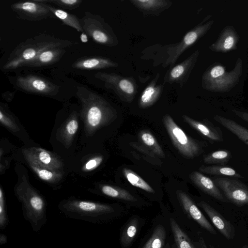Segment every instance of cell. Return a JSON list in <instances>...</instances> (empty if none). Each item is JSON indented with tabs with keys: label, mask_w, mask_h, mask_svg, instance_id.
<instances>
[{
	"label": "cell",
	"mask_w": 248,
	"mask_h": 248,
	"mask_svg": "<svg viewBox=\"0 0 248 248\" xmlns=\"http://www.w3.org/2000/svg\"><path fill=\"white\" fill-rule=\"evenodd\" d=\"M16 147L5 139L1 140L0 147V175L3 174L9 169L12 160L16 157V154L8 155L10 153L15 152Z\"/></svg>",
	"instance_id": "cell-30"
},
{
	"label": "cell",
	"mask_w": 248,
	"mask_h": 248,
	"mask_svg": "<svg viewBox=\"0 0 248 248\" xmlns=\"http://www.w3.org/2000/svg\"><path fill=\"white\" fill-rule=\"evenodd\" d=\"M8 242L7 236L3 233H0V245H2L6 244Z\"/></svg>",
	"instance_id": "cell-42"
},
{
	"label": "cell",
	"mask_w": 248,
	"mask_h": 248,
	"mask_svg": "<svg viewBox=\"0 0 248 248\" xmlns=\"http://www.w3.org/2000/svg\"><path fill=\"white\" fill-rule=\"evenodd\" d=\"M199 55V50H197L184 61L170 68L164 77L163 84L175 83L182 87L187 81Z\"/></svg>",
	"instance_id": "cell-16"
},
{
	"label": "cell",
	"mask_w": 248,
	"mask_h": 248,
	"mask_svg": "<svg viewBox=\"0 0 248 248\" xmlns=\"http://www.w3.org/2000/svg\"><path fill=\"white\" fill-rule=\"evenodd\" d=\"M213 24V20L205 23L204 20L187 32L178 43L149 46L142 51L140 59L152 60L154 66L161 65L163 68L169 66L170 68L174 66L179 57L203 36Z\"/></svg>",
	"instance_id": "cell-4"
},
{
	"label": "cell",
	"mask_w": 248,
	"mask_h": 248,
	"mask_svg": "<svg viewBox=\"0 0 248 248\" xmlns=\"http://www.w3.org/2000/svg\"><path fill=\"white\" fill-rule=\"evenodd\" d=\"M21 152L25 160L55 171L65 173L64 160L54 152L38 146H25L22 148Z\"/></svg>",
	"instance_id": "cell-11"
},
{
	"label": "cell",
	"mask_w": 248,
	"mask_h": 248,
	"mask_svg": "<svg viewBox=\"0 0 248 248\" xmlns=\"http://www.w3.org/2000/svg\"><path fill=\"white\" fill-rule=\"evenodd\" d=\"M79 20L83 31L96 43L109 47L119 44L112 27L101 16L86 12Z\"/></svg>",
	"instance_id": "cell-8"
},
{
	"label": "cell",
	"mask_w": 248,
	"mask_h": 248,
	"mask_svg": "<svg viewBox=\"0 0 248 248\" xmlns=\"http://www.w3.org/2000/svg\"><path fill=\"white\" fill-rule=\"evenodd\" d=\"M65 52V49L62 48L45 50L32 61L26 63L24 67H38L53 64L59 61Z\"/></svg>",
	"instance_id": "cell-25"
},
{
	"label": "cell",
	"mask_w": 248,
	"mask_h": 248,
	"mask_svg": "<svg viewBox=\"0 0 248 248\" xmlns=\"http://www.w3.org/2000/svg\"><path fill=\"white\" fill-rule=\"evenodd\" d=\"M75 44L71 41L40 33L17 45L10 53L3 66V69L9 71L24 67L26 63L32 61L45 50L54 48H64Z\"/></svg>",
	"instance_id": "cell-5"
},
{
	"label": "cell",
	"mask_w": 248,
	"mask_h": 248,
	"mask_svg": "<svg viewBox=\"0 0 248 248\" xmlns=\"http://www.w3.org/2000/svg\"><path fill=\"white\" fill-rule=\"evenodd\" d=\"M44 3L54 16L60 19L63 24L75 29L78 32H83L79 18L75 15L70 14L61 9L56 8L48 3Z\"/></svg>",
	"instance_id": "cell-29"
},
{
	"label": "cell",
	"mask_w": 248,
	"mask_h": 248,
	"mask_svg": "<svg viewBox=\"0 0 248 248\" xmlns=\"http://www.w3.org/2000/svg\"><path fill=\"white\" fill-rule=\"evenodd\" d=\"M139 136L141 141L150 150L160 157H165V154L162 149L158 143L155 137L151 133L146 131H142Z\"/></svg>",
	"instance_id": "cell-35"
},
{
	"label": "cell",
	"mask_w": 248,
	"mask_h": 248,
	"mask_svg": "<svg viewBox=\"0 0 248 248\" xmlns=\"http://www.w3.org/2000/svg\"><path fill=\"white\" fill-rule=\"evenodd\" d=\"M214 182L228 201L238 206L248 205V186L238 180L215 178Z\"/></svg>",
	"instance_id": "cell-13"
},
{
	"label": "cell",
	"mask_w": 248,
	"mask_h": 248,
	"mask_svg": "<svg viewBox=\"0 0 248 248\" xmlns=\"http://www.w3.org/2000/svg\"><path fill=\"white\" fill-rule=\"evenodd\" d=\"M80 123L79 106L75 104H65L56 115L49 141L64 160L76 153Z\"/></svg>",
	"instance_id": "cell-3"
},
{
	"label": "cell",
	"mask_w": 248,
	"mask_h": 248,
	"mask_svg": "<svg viewBox=\"0 0 248 248\" xmlns=\"http://www.w3.org/2000/svg\"><path fill=\"white\" fill-rule=\"evenodd\" d=\"M170 224L177 248H197L176 221L170 218Z\"/></svg>",
	"instance_id": "cell-31"
},
{
	"label": "cell",
	"mask_w": 248,
	"mask_h": 248,
	"mask_svg": "<svg viewBox=\"0 0 248 248\" xmlns=\"http://www.w3.org/2000/svg\"><path fill=\"white\" fill-rule=\"evenodd\" d=\"M238 39L234 28L231 26H226L222 31L217 40L209 48L215 52H227L236 48Z\"/></svg>",
	"instance_id": "cell-20"
},
{
	"label": "cell",
	"mask_w": 248,
	"mask_h": 248,
	"mask_svg": "<svg viewBox=\"0 0 248 248\" xmlns=\"http://www.w3.org/2000/svg\"><path fill=\"white\" fill-rule=\"evenodd\" d=\"M201 248H207V246L206 245V244L205 243V241H204L202 237H201L199 240ZM211 248H215L214 246H211Z\"/></svg>",
	"instance_id": "cell-44"
},
{
	"label": "cell",
	"mask_w": 248,
	"mask_h": 248,
	"mask_svg": "<svg viewBox=\"0 0 248 248\" xmlns=\"http://www.w3.org/2000/svg\"><path fill=\"white\" fill-rule=\"evenodd\" d=\"M160 74L157 73L142 92L139 102L140 108H145L152 106L160 96L164 85L157 83Z\"/></svg>",
	"instance_id": "cell-24"
},
{
	"label": "cell",
	"mask_w": 248,
	"mask_h": 248,
	"mask_svg": "<svg viewBox=\"0 0 248 248\" xmlns=\"http://www.w3.org/2000/svg\"><path fill=\"white\" fill-rule=\"evenodd\" d=\"M15 85L19 90L23 92L46 96H55L60 92L59 86L34 75L17 77Z\"/></svg>",
	"instance_id": "cell-12"
},
{
	"label": "cell",
	"mask_w": 248,
	"mask_h": 248,
	"mask_svg": "<svg viewBox=\"0 0 248 248\" xmlns=\"http://www.w3.org/2000/svg\"><path fill=\"white\" fill-rule=\"evenodd\" d=\"M11 8L18 18L27 21H37L55 16L39 0L17 2Z\"/></svg>",
	"instance_id": "cell-14"
},
{
	"label": "cell",
	"mask_w": 248,
	"mask_h": 248,
	"mask_svg": "<svg viewBox=\"0 0 248 248\" xmlns=\"http://www.w3.org/2000/svg\"><path fill=\"white\" fill-rule=\"evenodd\" d=\"M15 92H11L9 91L5 92L1 94V97L7 102H11L15 96Z\"/></svg>",
	"instance_id": "cell-41"
},
{
	"label": "cell",
	"mask_w": 248,
	"mask_h": 248,
	"mask_svg": "<svg viewBox=\"0 0 248 248\" xmlns=\"http://www.w3.org/2000/svg\"><path fill=\"white\" fill-rule=\"evenodd\" d=\"M89 191L93 193L100 192L105 196L112 198L132 202L137 201L136 198L127 190L108 185H101L94 190L89 189Z\"/></svg>",
	"instance_id": "cell-28"
},
{
	"label": "cell",
	"mask_w": 248,
	"mask_h": 248,
	"mask_svg": "<svg viewBox=\"0 0 248 248\" xmlns=\"http://www.w3.org/2000/svg\"><path fill=\"white\" fill-rule=\"evenodd\" d=\"M144 16H158L169 9L172 2L169 0H130Z\"/></svg>",
	"instance_id": "cell-21"
},
{
	"label": "cell",
	"mask_w": 248,
	"mask_h": 248,
	"mask_svg": "<svg viewBox=\"0 0 248 248\" xmlns=\"http://www.w3.org/2000/svg\"><path fill=\"white\" fill-rule=\"evenodd\" d=\"M183 120L192 128L203 136L213 142H221L224 141L221 129L207 120L198 121L190 117L183 115Z\"/></svg>",
	"instance_id": "cell-18"
},
{
	"label": "cell",
	"mask_w": 248,
	"mask_h": 248,
	"mask_svg": "<svg viewBox=\"0 0 248 248\" xmlns=\"http://www.w3.org/2000/svg\"><path fill=\"white\" fill-rule=\"evenodd\" d=\"M76 94L80 104V144H93L101 130L115 119V109L105 98L86 86H77Z\"/></svg>",
	"instance_id": "cell-1"
},
{
	"label": "cell",
	"mask_w": 248,
	"mask_h": 248,
	"mask_svg": "<svg viewBox=\"0 0 248 248\" xmlns=\"http://www.w3.org/2000/svg\"></svg>",
	"instance_id": "cell-46"
},
{
	"label": "cell",
	"mask_w": 248,
	"mask_h": 248,
	"mask_svg": "<svg viewBox=\"0 0 248 248\" xmlns=\"http://www.w3.org/2000/svg\"><path fill=\"white\" fill-rule=\"evenodd\" d=\"M118 63L109 58L101 57H82L75 62L72 65L74 68L97 70L108 68L118 67Z\"/></svg>",
	"instance_id": "cell-23"
},
{
	"label": "cell",
	"mask_w": 248,
	"mask_h": 248,
	"mask_svg": "<svg viewBox=\"0 0 248 248\" xmlns=\"http://www.w3.org/2000/svg\"><path fill=\"white\" fill-rule=\"evenodd\" d=\"M231 152L227 150H219L206 155L203 162L207 165L221 164L228 163L232 158Z\"/></svg>",
	"instance_id": "cell-33"
},
{
	"label": "cell",
	"mask_w": 248,
	"mask_h": 248,
	"mask_svg": "<svg viewBox=\"0 0 248 248\" xmlns=\"http://www.w3.org/2000/svg\"><path fill=\"white\" fill-rule=\"evenodd\" d=\"M58 209L67 218L93 223L103 222L115 212L110 204L83 200L74 196L61 201Z\"/></svg>",
	"instance_id": "cell-6"
},
{
	"label": "cell",
	"mask_w": 248,
	"mask_h": 248,
	"mask_svg": "<svg viewBox=\"0 0 248 248\" xmlns=\"http://www.w3.org/2000/svg\"><path fill=\"white\" fill-rule=\"evenodd\" d=\"M123 173L127 181L133 186L150 193H155L152 187L139 175L127 168L123 169Z\"/></svg>",
	"instance_id": "cell-34"
},
{
	"label": "cell",
	"mask_w": 248,
	"mask_h": 248,
	"mask_svg": "<svg viewBox=\"0 0 248 248\" xmlns=\"http://www.w3.org/2000/svg\"><path fill=\"white\" fill-rule=\"evenodd\" d=\"M80 40L81 42L84 43H87L88 41L87 34L84 31L81 32V34L80 35Z\"/></svg>",
	"instance_id": "cell-43"
},
{
	"label": "cell",
	"mask_w": 248,
	"mask_h": 248,
	"mask_svg": "<svg viewBox=\"0 0 248 248\" xmlns=\"http://www.w3.org/2000/svg\"><path fill=\"white\" fill-rule=\"evenodd\" d=\"M199 170L202 172L210 175L244 178V176L235 170L229 167L217 165L209 166L202 165L199 168Z\"/></svg>",
	"instance_id": "cell-32"
},
{
	"label": "cell",
	"mask_w": 248,
	"mask_h": 248,
	"mask_svg": "<svg viewBox=\"0 0 248 248\" xmlns=\"http://www.w3.org/2000/svg\"><path fill=\"white\" fill-rule=\"evenodd\" d=\"M242 248H248V247L245 246H243Z\"/></svg>",
	"instance_id": "cell-45"
},
{
	"label": "cell",
	"mask_w": 248,
	"mask_h": 248,
	"mask_svg": "<svg viewBox=\"0 0 248 248\" xmlns=\"http://www.w3.org/2000/svg\"><path fill=\"white\" fill-rule=\"evenodd\" d=\"M243 71L240 58L236 62L233 69L226 72L225 67L217 64L208 68L202 78V86L205 90L215 92H227L239 82Z\"/></svg>",
	"instance_id": "cell-7"
},
{
	"label": "cell",
	"mask_w": 248,
	"mask_h": 248,
	"mask_svg": "<svg viewBox=\"0 0 248 248\" xmlns=\"http://www.w3.org/2000/svg\"><path fill=\"white\" fill-rule=\"evenodd\" d=\"M0 123L11 134L23 142L26 146H37L19 119L9 109L7 105L2 102H0Z\"/></svg>",
	"instance_id": "cell-15"
},
{
	"label": "cell",
	"mask_w": 248,
	"mask_h": 248,
	"mask_svg": "<svg viewBox=\"0 0 248 248\" xmlns=\"http://www.w3.org/2000/svg\"><path fill=\"white\" fill-rule=\"evenodd\" d=\"M189 178L194 184L207 194L221 202L227 200L214 180L197 171H192Z\"/></svg>",
	"instance_id": "cell-22"
},
{
	"label": "cell",
	"mask_w": 248,
	"mask_h": 248,
	"mask_svg": "<svg viewBox=\"0 0 248 248\" xmlns=\"http://www.w3.org/2000/svg\"><path fill=\"white\" fill-rule=\"evenodd\" d=\"M94 77L103 82L106 88L112 91L121 100L130 103L134 99L138 86L133 77L102 72L95 73Z\"/></svg>",
	"instance_id": "cell-10"
},
{
	"label": "cell",
	"mask_w": 248,
	"mask_h": 248,
	"mask_svg": "<svg viewBox=\"0 0 248 248\" xmlns=\"http://www.w3.org/2000/svg\"><path fill=\"white\" fill-rule=\"evenodd\" d=\"M163 120L173 144L183 156L193 158L203 152L205 143L199 142L187 136L170 115H165Z\"/></svg>",
	"instance_id": "cell-9"
},
{
	"label": "cell",
	"mask_w": 248,
	"mask_h": 248,
	"mask_svg": "<svg viewBox=\"0 0 248 248\" xmlns=\"http://www.w3.org/2000/svg\"><path fill=\"white\" fill-rule=\"evenodd\" d=\"M214 119L248 145V129L232 120L219 115H215Z\"/></svg>",
	"instance_id": "cell-27"
},
{
	"label": "cell",
	"mask_w": 248,
	"mask_h": 248,
	"mask_svg": "<svg viewBox=\"0 0 248 248\" xmlns=\"http://www.w3.org/2000/svg\"><path fill=\"white\" fill-rule=\"evenodd\" d=\"M15 170L17 179L14 194L21 204L23 218L34 232H38L47 222L46 201L31 184L28 171L20 162L16 163Z\"/></svg>",
	"instance_id": "cell-2"
},
{
	"label": "cell",
	"mask_w": 248,
	"mask_h": 248,
	"mask_svg": "<svg viewBox=\"0 0 248 248\" xmlns=\"http://www.w3.org/2000/svg\"><path fill=\"white\" fill-rule=\"evenodd\" d=\"M176 195L183 208L190 217L211 234H217L213 226L187 194L182 190H177Z\"/></svg>",
	"instance_id": "cell-17"
},
{
	"label": "cell",
	"mask_w": 248,
	"mask_h": 248,
	"mask_svg": "<svg viewBox=\"0 0 248 248\" xmlns=\"http://www.w3.org/2000/svg\"><path fill=\"white\" fill-rule=\"evenodd\" d=\"M198 204L204 211L214 225L226 239L231 240L233 238L234 228L229 221L205 202L201 201Z\"/></svg>",
	"instance_id": "cell-19"
},
{
	"label": "cell",
	"mask_w": 248,
	"mask_h": 248,
	"mask_svg": "<svg viewBox=\"0 0 248 248\" xmlns=\"http://www.w3.org/2000/svg\"><path fill=\"white\" fill-rule=\"evenodd\" d=\"M232 111L236 116L248 123V112L236 109H233Z\"/></svg>",
	"instance_id": "cell-40"
},
{
	"label": "cell",
	"mask_w": 248,
	"mask_h": 248,
	"mask_svg": "<svg viewBox=\"0 0 248 248\" xmlns=\"http://www.w3.org/2000/svg\"><path fill=\"white\" fill-rule=\"evenodd\" d=\"M31 170L41 180L52 185H58L62 183L65 173L55 171L42 167L29 161L25 160Z\"/></svg>",
	"instance_id": "cell-26"
},
{
	"label": "cell",
	"mask_w": 248,
	"mask_h": 248,
	"mask_svg": "<svg viewBox=\"0 0 248 248\" xmlns=\"http://www.w3.org/2000/svg\"><path fill=\"white\" fill-rule=\"evenodd\" d=\"M166 234L164 228L161 225L157 226L142 248H162L165 244Z\"/></svg>",
	"instance_id": "cell-36"
},
{
	"label": "cell",
	"mask_w": 248,
	"mask_h": 248,
	"mask_svg": "<svg viewBox=\"0 0 248 248\" xmlns=\"http://www.w3.org/2000/svg\"><path fill=\"white\" fill-rule=\"evenodd\" d=\"M40 1L47 3H52L58 7L66 10H74L78 7L82 3V0H39Z\"/></svg>",
	"instance_id": "cell-38"
},
{
	"label": "cell",
	"mask_w": 248,
	"mask_h": 248,
	"mask_svg": "<svg viewBox=\"0 0 248 248\" xmlns=\"http://www.w3.org/2000/svg\"><path fill=\"white\" fill-rule=\"evenodd\" d=\"M9 221L4 191L0 186V229L5 230L8 226Z\"/></svg>",
	"instance_id": "cell-37"
},
{
	"label": "cell",
	"mask_w": 248,
	"mask_h": 248,
	"mask_svg": "<svg viewBox=\"0 0 248 248\" xmlns=\"http://www.w3.org/2000/svg\"><path fill=\"white\" fill-rule=\"evenodd\" d=\"M138 226V221L137 220L134 219L130 223L126 230H125L122 237L121 240L122 244L124 246H126L128 245L132 241L137 233Z\"/></svg>",
	"instance_id": "cell-39"
}]
</instances>
